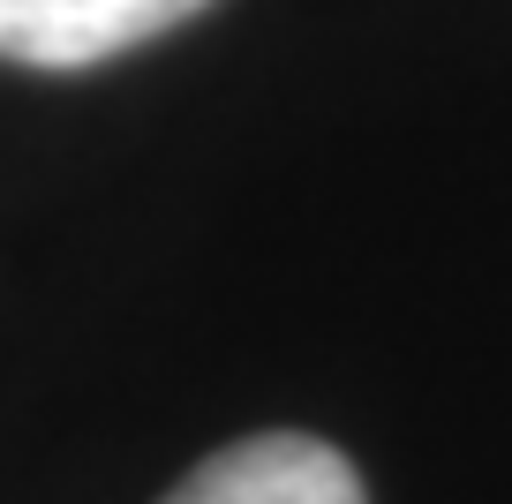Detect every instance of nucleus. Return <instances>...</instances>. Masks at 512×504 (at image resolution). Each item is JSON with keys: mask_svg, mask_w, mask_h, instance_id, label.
Returning a JSON list of instances; mask_svg holds the SVG:
<instances>
[{"mask_svg": "<svg viewBox=\"0 0 512 504\" xmlns=\"http://www.w3.org/2000/svg\"><path fill=\"white\" fill-rule=\"evenodd\" d=\"M211 0H0V61L91 68L189 23Z\"/></svg>", "mask_w": 512, "mask_h": 504, "instance_id": "f257e3e1", "label": "nucleus"}, {"mask_svg": "<svg viewBox=\"0 0 512 504\" xmlns=\"http://www.w3.org/2000/svg\"><path fill=\"white\" fill-rule=\"evenodd\" d=\"M166 504H362V474L324 437L272 429V437L226 444L219 459H204Z\"/></svg>", "mask_w": 512, "mask_h": 504, "instance_id": "f03ea898", "label": "nucleus"}]
</instances>
